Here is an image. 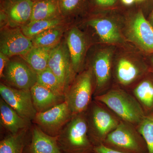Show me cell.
<instances>
[{
    "label": "cell",
    "mask_w": 153,
    "mask_h": 153,
    "mask_svg": "<svg viewBox=\"0 0 153 153\" xmlns=\"http://www.w3.org/2000/svg\"><path fill=\"white\" fill-rule=\"evenodd\" d=\"M151 19L152 22L153 23V10L152 12V15H151Z\"/></svg>",
    "instance_id": "d6a6232c"
},
{
    "label": "cell",
    "mask_w": 153,
    "mask_h": 153,
    "mask_svg": "<svg viewBox=\"0 0 153 153\" xmlns=\"http://www.w3.org/2000/svg\"><path fill=\"white\" fill-rule=\"evenodd\" d=\"M92 122L95 133L92 143L94 146L102 144L108 134L114 130L118 123L109 113L99 107L94 108Z\"/></svg>",
    "instance_id": "5bb4252c"
},
{
    "label": "cell",
    "mask_w": 153,
    "mask_h": 153,
    "mask_svg": "<svg viewBox=\"0 0 153 153\" xmlns=\"http://www.w3.org/2000/svg\"><path fill=\"white\" fill-rule=\"evenodd\" d=\"M65 41L73 69L75 73L78 72L82 66L87 48L85 35L78 28L73 27L66 34Z\"/></svg>",
    "instance_id": "7c38bea8"
},
{
    "label": "cell",
    "mask_w": 153,
    "mask_h": 153,
    "mask_svg": "<svg viewBox=\"0 0 153 153\" xmlns=\"http://www.w3.org/2000/svg\"><path fill=\"white\" fill-rule=\"evenodd\" d=\"M48 67L57 76L66 94L72 83L75 72L65 40L60 41L52 49Z\"/></svg>",
    "instance_id": "5b68a950"
},
{
    "label": "cell",
    "mask_w": 153,
    "mask_h": 153,
    "mask_svg": "<svg viewBox=\"0 0 153 153\" xmlns=\"http://www.w3.org/2000/svg\"><path fill=\"white\" fill-rule=\"evenodd\" d=\"M2 99L22 117L30 121L34 120L37 111L34 104L30 90H23L0 84Z\"/></svg>",
    "instance_id": "ba28073f"
},
{
    "label": "cell",
    "mask_w": 153,
    "mask_h": 153,
    "mask_svg": "<svg viewBox=\"0 0 153 153\" xmlns=\"http://www.w3.org/2000/svg\"><path fill=\"white\" fill-rule=\"evenodd\" d=\"M121 1L124 4L126 5H130L132 4L136 1L135 0H121Z\"/></svg>",
    "instance_id": "1f68e13d"
},
{
    "label": "cell",
    "mask_w": 153,
    "mask_h": 153,
    "mask_svg": "<svg viewBox=\"0 0 153 153\" xmlns=\"http://www.w3.org/2000/svg\"><path fill=\"white\" fill-rule=\"evenodd\" d=\"M136 1H143V0H135Z\"/></svg>",
    "instance_id": "836d02e7"
},
{
    "label": "cell",
    "mask_w": 153,
    "mask_h": 153,
    "mask_svg": "<svg viewBox=\"0 0 153 153\" xmlns=\"http://www.w3.org/2000/svg\"><path fill=\"white\" fill-rule=\"evenodd\" d=\"M26 131L16 134H10L0 142V153H24L27 145Z\"/></svg>",
    "instance_id": "44dd1931"
},
{
    "label": "cell",
    "mask_w": 153,
    "mask_h": 153,
    "mask_svg": "<svg viewBox=\"0 0 153 153\" xmlns=\"http://www.w3.org/2000/svg\"><path fill=\"white\" fill-rule=\"evenodd\" d=\"M58 135L62 153H94V146L88 136V126L83 117L74 115Z\"/></svg>",
    "instance_id": "6da1fadb"
},
{
    "label": "cell",
    "mask_w": 153,
    "mask_h": 153,
    "mask_svg": "<svg viewBox=\"0 0 153 153\" xmlns=\"http://www.w3.org/2000/svg\"><path fill=\"white\" fill-rule=\"evenodd\" d=\"M0 117L3 126L13 134L26 129L29 122L22 117L2 98L0 100Z\"/></svg>",
    "instance_id": "2e32d148"
},
{
    "label": "cell",
    "mask_w": 153,
    "mask_h": 153,
    "mask_svg": "<svg viewBox=\"0 0 153 153\" xmlns=\"http://www.w3.org/2000/svg\"><path fill=\"white\" fill-rule=\"evenodd\" d=\"M61 17L58 0H38L34 1L30 22Z\"/></svg>",
    "instance_id": "d6986e66"
},
{
    "label": "cell",
    "mask_w": 153,
    "mask_h": 153,
    "mask_svg": "<svg viewBox=\"0 0 153 153\" xmlns=\"http://www.w3.org/2000/svg\"><path fill=\"white\" fill-rule=\"evenodd\" d=\"M73 116L65 101L44 112H37L34 120L45 133L57 136Z\"/></svg>",
    "instance_id": "8992f818"
},
{
    "label": "cell",
    "mask_w": 153,
    "mask_h": 153,
    "mask_svg": "<svg viewBox=\"0 0 153 153\" xmlns=\"http://www.w3.org/2000/svg\"><path fill=\"white\" fill-rule=\"evenodd\" d=\"M94 153H126L113 149L103 144L94 146Z\"/></svg>",
    "instance_id": "f1b7e54d"
},
{
    "label": "cell",
    "mask_w": 153,
    "mask_h": 153,
    "mask_svg": "<svg viewBox=\"0 0 153 153\" xmlns=\"http://www.w3.org/2000/svg\"><path fill=\"white\" fill-rule=\"evenodd\" d=\"M88 24L94 29L103 42L114 43L120 41L119 30L111 20L103 18H95L89 20Z\"/></svg>",
    "instance_id": "e0dca14e"
},
{
    "label": "cell",
    "mask_w": 153,
    "mask_h": 153,
    "mask_svg": "<svg viewBox=\"0 0 153 153\" xmlns=\"http://www.w3.org/2000/svg\"><path fill=\"white\" fill-rule=\"evenodd\" d=\"M55 47L34 46L26 55L21 57L38 74L48 67L50 54Z\"/></svg>",
    "instance_id": "ffe728a7"
},
{
    "label": "cell",
    "mask_w": 153,
    "mask_h": 153,
    "mask_svg": "<svg viewBox=\"0 0 153 153\" xmlns=\"http://www.w3.org/2000/svg\"><path fill=\"white\" fill-rule=\"evenodd\" d=\"M33 104L37 112H44L65 101L60 96L38 83L30 89Z\"/></svg>",
    "instance_id": "9a60e30c"
},
{
    "label": "cell",
    "mask_w": 153,
    "mask_h": 153,
    "mask_svg": "<svg viewBox=\"0 0 153 153\" xmlns=\"http://www.w3.org/2000/svg\"><path fill=\"white\" fill-rule=\"evenodd\" d=\"M138 70L135 65L127 59L122 58L118 63L117 76L119 81L124 85H128L135 79Z\"/></svg>",
    "instance_id": "d4e9b609"
},
{
    "label": "cell",
    "mask_w": 153,
    "mask_h": 153,
    "mask_svg": "<svg viewBox=\"0 0 153 153\" xmlns=\"http://www.w3.org/2000/svg\"><path fill=\"white\" fill-rule=\"evenodd\" d=\"M1 1H2V0H1Z\"/></svg>",
    "instance_id": "8d00e7d4"
},
{
    "label": "cell",
    "mask_w": 153,
    "mask_h": 153,
    "mask_svg": "<svg viewBox=\"0 0 153 153\" xmlns=\"http://www.w3.org/2000/svg\"><path fill=\"white\" fill-rule=\"evenodd\" d=\"M65 31L61 26L49 29L31 38L34 46L55 47L61 41Z\"/></svg>",
    "instance_id": "603a6c76"
},
{
    "label": "cell",
    "mask_w": 153,
    "mask_h": 153,
    "mask_svg": "<svg viewBox=\"0 0 153 153\" xmlns=\"http://www.w3.org/2000/svg\"><path fill=\"white\" fill-rule=\"evenodd\" d=\"M152 62H153V59H152Z\"/></svg>",
    "instance_id": "d590c367"
},
{
    "label": "cell",
    "mask_w": 153,
    "mask_h": 153,
    "mask_svg": "<svg viewBox=\"0 0 153 153\" xmlns=\"http://www.w3.org/2000/svg\"><path fill=\"white\" fill-rule=\"evenodd\" d=\"M95 98L106 105L126 121L140 123L145 117L139 103L131 96L123 91H111Z\"/></svg>",
    "instance_id": "7a4b0ae2"
},
{
    "label": "cell",
    "mask_w": 153,
    "mask_h": 153,
    "mask_svg": "<svg viewBox=\"0 0 153 153\" xmlns=\"http://www.w3.org/2000/svg\"><path fill=\"white\" fill-rule=\"evenodd\" d=\"M111 57L112 53L108 49L100 51L96 55L94 60L93 69L98 88L104 86L109 80Z\"/></svg>",
    "instance_id": "ac0fdd59"
},
{
    "label": "cell",
    "mask_w": 153,
    "mask_h": 153,
    "mask_svg": "<svg viewBox=\"0 0 153 153\" xmlns=\"http://www.w3.org/2000/svg\"><path fill=\"white\" fill-rule=\"evenodd\" d=\"M131 40L145 51L153 52V27L139 12L132 20L129 27Z\"/></svg>",
    "instance_id": "8fae6325"
},
{
    "label": "cell",
    "mask_w": 153,
    "mask_h": 153,
    "mask_svg": "<svg viewBox=\"0 0 153 153\" xmlns=\"http://www.w3.org/2000/svg\"><path fill=\"white\" fill-rule=\"evenodd\" d=\"M37 83L47 88L57 95L65 97V91L59 80L48 67L37 74Z\"/></svg>",
    "instance_id": "cb8c5ba5"
},
{
    "label": "cell",
    "mask_w": 153,
    "mask_h": 153,
    "mask_svg": "<svg viewBox=\"0 0 153 153\" xmlns=\"http://www.w3.org/2000/svg\"><path fill=\"white\" fill-rule=\"evenodd\" d=\"M92 70L89 69L79 75L65 94V101L73 116L85 111L92 93Z\"/></svg>",
    "instance_id": "277c9868"
},
{
    "label": "cell",
    "mask_w": 153,
    "mask_h": 153,
    "mask_svg": "<svg viewBox=\"0 0 153 153\" xmlns=\"http://www.w3.org/2000/svg\"><path fill=\"white\" fill-rule=\"evenodd\" d=\"M32 1H38V0H32Z\"/></svg>",
    "instance_id": "e575fe53"
},
{
    "label": "cell",
    "mask_w": 153,
    "mask_h": 153,
    "mask_svg": "<svg viewBox=\"0 0 153 153\" xmlns=\"http://www.w3.org/2000/svg\"><path fill=\"white\" fill-rule=\"evenodd\" d=\"M65 21V19L61 17L49 20L34 21L29 22L21 28L25 36L31 39L46 30L63 26Z\"/></svg>",
    "instance_id": "7402d4cb"
},
{
    "label": "cell",
    "mask_w": 153,
    "mask_h": 153,
    "mask_svg": "<svg viewBox=\"0 0 153 153\" xmlns=\"http://www.w3.org/2000/svg\"><path fill=\"white\" fill-rule=\"evenodd\" d=\"M33 4L32 0H2L0 11L7 17L8 26L21 27L30 22Z\"/></svg>",
    "instance_id": "30bf717a"
},
{
    "label": "cell",
    "mask_w": 153,
    "mask_h": 153,
    "mask_svg": "<svg viewBox=\"0 0 153 153\" xmlns=\"http://www.w3.org/2000/svg\"><path fill=\"white\" fill-rule=\"evenodd\" d=\"M138 129L146 143L148 153H153V115L144 117Z\"/></svg>",
    "instance_id": "83f0119b"
},
{
    "label": "cell",
    "mask_w": 153,
    "mask_h": 153,
    "mask_svg": "<svg viewBox=\"0 0 153 153\" xmlns=\"http://www.w3.org/2000/svg\"><path fill=\"white\" fill-rule=\"evenodd\" d=\"M10 58L0 52V77L2 78L5 68L7 65Z\"/></svg>",
    "instance_id": "f546056e"
},
{
    "label": "cell",
    "mask_w": 153,
    "mask_h": 153,
    "mask_svg": "<svg viewBox=\"0 0 153 153\" xmlns=\"http://www.w3.org/2000/svg\"><path fill=\"white\" fill-rule=\"evenodd\" d=\"M58 136H52L35 127L30 143L26 145L24 153H62L58 143Z\"/></svg>",
    "instance_id": "4fadbf2b"
},
{
    "label": "cell",
    "mask_w": 153,
    "mask_h": 153,
    "mask_svg": "<svg viewBox=\"0 0 153 153\" xmlns=\"http://www.w3.org/2000/svg\"><path fill=\"white\" fill-rule=\"evenodd\" d=\"M34 47L31 38L21 27L7 26L1 29L0 52L8 57L25 56Z\"/></svg>",
    "instance_id": "52a82bcc"
},
{
    "label": "cell",
    "mask_w": 153,
    "mask_h": 153,
    "mask_svg": "<svg viewBox=\"0 0 153 153\" xmlns=\"http://www.w3.org/2000/svg\"><path fill=\"white\" fill-rule=\"evenodd\" d=\"M102 144L126 153H148L143 138L139 137L124 123L119 124L107 135Z\"/></svg>",
    "instance_id": "3957f363"
},
{
    "label": "cell",
    "mask_w": 153,
    "mask_h": 153,
    "mask_svg": "<svg viewBox=\"0 0 153 153\" xmlns=\"http://www.w3.org/2000/svg\"><path fill=\"white\" fill-rule=\"evenodd\" d=\"M88 0H58L61 16L67 19L76 16L86 9Z\"/></svg>",
    "instance_id": "484cf974"
},
{
    "label": "cell",
    "mask_w": 153,
    "mask_h": 153,
    "mask_svg": "<svg viewBox=\"0 0 153 153\" xmlns=\"http://www.w3.org/2000/svg\"><path fill=\"white\" fill-rule=\"evenodd\" d=\"M3 78L15 88L30 90L37 83V74L22 58H10Z\"/></svg>",
    "instance_id": "9c48e42d"
},
{
    "label": "cell",
    "mask_w": 153,
    "mask_h": 153,
    "mask_svg": "<svg viewBox=\"0 0 153 153\" xmlns=\"http://www.w3.org/2000/svg\"><path fill=\"white\" fill-rule=\"evenodd\" d=\"M136 97L143 104L148 108L153 105V84L150 81L145 80L140 83L134 90Z\"/></svg>",
    "instance_id": "4316f807"
},
{
    "label": "cell",
    "mask_w": 153,
    "mask_h": 153,
    "mask_svg": "<svg viewBox=\"0 0 153 153\" xmlns=\"http://www.w3.org/2000/svg\"><path fill=\"white\" fill-rule=\"evenodd\" d=\"M97 6L100 7H111L116 3L117 0H91Z\"/></svg>",
    "instance_id": "4dcf8cb0"
}]
</instances>
